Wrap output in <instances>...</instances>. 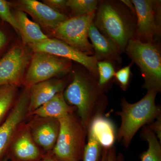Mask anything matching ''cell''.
Returning a JSON list of instances; mask_svg holds the SVG:
<instances>
[{"instance_id":"obj_8","label":"cell","mask_w":161,"mask_h":161,"mask_svg":"<svg viewBox=\"0 0 161 161\" xmlns=\"http://www.w3.org/2000/svg\"><path fill=\"white\" fill-rule=\"evenodd\" d=\"M135 9L134 38L143 42H157L161 32V1L132 0Z\"/></svg>"},{"instance_id":"obj_18","label":"cell","mask_w":161,"mask_h":161,"mask_svg":"<svg viewBox=\"0 0 161 161\" xmlns=\"http://www.w3.org/2000/svg\"><path fill=\"white\" fill-rule=\"evenodd\" d=\"M19 27V34L25 45H29L48 38L36 22L30 19L24 12L15 10L13 13Z\"/></svg>"},{"instance_id":"obj_34","label":"cell","mask_w":161,"mask_h":161,"mask_svg":"<svg viewBox=\"0 0 161 161\" xmlns=\"http://www.w3.org/2000/svg\"><path fill=\"white\" fill-rule=\"evenodd\" d=\"M40 161H55L51 157H46L40 160Z\"/></svg>"},{"instance_id":"obj_23","label":"cell","mask_w":161,"mask_h":161,"mask_svg":"<svg viewBox=\"0 0 161 161\" xmlns=\"http://www.w3.org/2000/svg\"><path fill=\"white\" fill-rule=\"evenodd\" d=\"M87 143L84 150L82 161H101L103 148L92 130L87 129Z\"/></svg>"},{"instance_id":"obj_17","label":"cell","mask_w":161,"mask_h":161,"mask_svg":"<svg viewBox=\"0 0 161 161\" xmlns=\"http://www.w3.org/2000/svg\"><path fill=\"white\" fill-rule=\"evenodd\" d=\"M75 110L77 109L75 107L66 102L62 92L55 95L31 113L41 118L59 119L74 113Z\"/></svg>"},{"instance_id":"obj_1","label":"cell","mask_w":161,"mask_h":161,"mask_svg":"<svg viewBox=\"0 0 161 161\" xmlns=\"http://www.w3.org/2000/svg\"><path fill=\"white\" fill-rule=\"evenodd\" d=\"M63 95L66 102L76 108L87 130L95 118L103 115L108 104L104 88L88 71L73 72L71 81Z\"/></svg>"},{"instance_id":"obj_10","label":"cell","mask_w":161,"mask_h":161,"mask_svg":"<svg viewBox=\"0 0 161 161\" xmlns=\"http://www.w3.org/2000/svg\"><path fill=\"white\" fill-rule=\"evenodd\" d=\"M34 52H43L80 64L98 80L97 60L63 41L56 38H47L28 45Z\"/></svg>"},{"instance_id":"obj_4","label":"cell","mask_w":161,"mask_h":161,"mask_svg":"<svg viewBox=\"0 0 161 161\" xmlns=\"http://www.w3.org/2000/svg\"><path fill=\"white\" fill-rule=\"evenodd\" d=\"M139 68L143 78V87L158 92L161 90V53L157 42H143L132 38L125 49Z\"/></svg>"},{"instance_id":"obj_35","label":"cell","mask_w":161,"mask_h":161,"mask_svg":"<svg viewBox=\"0 0 161 161\" xmlns=\"http://www.w3.org/2000/svg\"><path fill=\"white\" fill-rule=\"evenodd\" d=\"M1 161H8V158H4V159L3 160Z\"/></svg>"},{"instance_id":"obj_13","label":"cell","mask_w":161,"mask_h":161,"mask_svg":"<svg viewBox=\"0 0 161 161\" xmlns=\"http://www.w3.org/2000/svg\"><path fill=\"white\" fill-rule=\"evenodd\" d=\"M88 36L94 50L93 56L97 61L106 60L112 63H121V53L118 47L112 40L98 30L94 22L90 25Z\"/></svg>"},{"instance_id":"obj_30","label":"cell","mask_w":161,"mask_h":161,"mask_svg":"<svg viewBox=\"0 0 161 161\" xmlns=\"http://www.w3.org/2000/svg\"><path fill=\"white\" fill-rule=\"evenodd\" d=\"M124 5H125L128 9L131 11L133 14H135V9L134 5L132 2V1L130 0H122L121 1Z\"/></svg>"},{"instance_id":"obj_33","label":"cell","mask_w":161,"mask_h":161,"mask_svg":"<svg viewBox=\"0 0 161 161\" xmlns=\"http://www.w3.org/2000/svg\"><path fill=\"white\" fill-rule=\"evenodd\" d=\"M117 161H125L123 155L121 153H119L117 156Z\"/></svg>"},{"instance_id":"obj_19","label":"cell","mask_w":161,"mask_h":161,"mask_svg":"<svg viewBox=\"0 0 161 161\" xmlns=\"http://www.w3.org/2000/svg\"><path fill=\"white\" fill-rule=\"evenodd\" d=\"M95 134L103 149H109L115 142V132L113 124L103 116L95 118L88 127Z\"/></svg>"},{"instance_id":"obj_3","label":"cell","mask_w":161,"mask_h":161,"mask_svg":"<svg viewBox=\"0 0 161 161\" xmlns=\"http://www.w3.org/2000/svg\"><path fill=\"white\" fill-rule=\"evenodd\" d=\"M158 93L155 91H147L143 98L134 103H130L124 98L122 99L121 110L116 112L121 120L116 137L124 147H129L141 128L151 123L161 115L160 107L155 103Z\"/></svg>"},{"instance_id":"obj_5","label":"cell","mask_w":161,"mask_h":161,"mask_svg":"<svg viewBox=\"0 0 161 161\" xmlns=\"http://www.w3.org/2000/svg\"><path fill=\"white\" fill-rule=\"evenodd\" d=\"M59 134L52 158L55 161H80L86 146L87 130L74 113L58 119Z\"/></svg>"},{"instance_id":"obj_7","label":"cell","mask_w":161,"mask_h":161,"mask_svg":"<svg viewBox=\"0 0 161 161\" xmlns=\"http://www.w3.org/2000/svg\"><path fill=\"white\" fill-rule=\"evenodd\" d=\"M95 12L69 18L51 31L53 37L63 41L88 56H93L94 50L89 40L90 25L94 22Z\"/></svg>"},{"instance_id":"obj_25","label":"cell","mask_w":161,"mask_h":161,"mask_svg":"<svg viewBox=\"0 0 161 161\" xmlns=\"http://www.w3.org/2000/svg\"><path fill=\"white\" fill-rule=\"evenodd\" d=\"M10 8L9 2L5 0H0V19L9 23L19 34V26Z\"/></svg>"},{"instance_id":"obj_24","label":"cell","mask_w":161,"mask_h":161,"mask_svg":"<svg viewBox=\"0 0 161 161\" xmlns=\"http://www.w3.org/2000/svg\"><path fill=\"white\" fill-rule=\"evenodd\" d=\"M98 70V82L99 85L104 87L110 80L114 76L115 70L113 64L110 61H97Z\"/></svg>"},{"instance_id":"obj_32","label":"cell","mask_w":161,"mask_h":161,"mask_svg":"<svg viewBox=\"0 0 161 161\" xmlns=\"http://www.w3.org/2000/svg\"><path fill=\"white\" fill-rule=\"evenodd\" d=\"M109 149H104L103 151L102 155L101 161H107V156H108V151Z\"/></svg>"},{"instance_id":"obj_29","label":"cell","mask_w":161,"mask_h":161,"mask_svg":"<svg viewBox=\"0 0 161 161\" xmlns=\"http://www.w3.org/2000/svg\"><path fill=\"white\" fill-rule=\"evenodd\" d=\"M107 161H117L116 149L113 146L109 149Z\"/></svg>"},{"instance_id":"obj_15","label":"cell","mask_w":161,"mask_h":161,"mask_svg":"<svg viewBox=\"0 0 161 161\" xmlns=\"http://www.w3.org/2000/svg\"><path fill=\"white\" fill-rule=\"evenodd\" d=\"M33 129L32 137L36 145L46 151L53 149L58 139L60 125L58 119H46Z\"/></svg>"},{"instance_id":"obj_6","label":"cell","mask_w":161,"mask_h":161,"mask_svg":"<svg viewBox=\"0 0 161 161\" xmlns=\"http://www.w3.org/2000/svg\"><path fill=\"white\" fill-rule=\"evenodd\" d=\"M72 68L71 60L43 52H34L23 84L29 89L36 84L66 75Z\"/></svg>"},{"instance_id":"obj_9","label":"cell","mask_w":161,"mask_h":161,"mask_svg":"<svg viewBox=\"0 0 161 161\" xmlns=\"http://www.w3.org/2000/svg\"><path fill=\"white\" fill-rule=\"evenodd\" d=\"M32 54L21 44L13 46L0 60V86L23 83Z\"/></svg>"},{"instance_id":"obj_12","label":"cell","mask_w":161,"mask_h":161,"mask_svg":"<svg viewBox=\"0 0 161 161\" xmlns=\"http://www.w3.org/2000/svg\"><path fill=\"white\" fill-rule=\"evenodd\" d=\"M29 103V89L22 93L9 115L0 125V158L6 152L17 129L22 122L28 111Z\"/></svg>"},{"instance_id":"obj_11","label":"cell","mask_w":161,"mask_h":161,"mask_svg":"<svg viewBox=\"0 0 161 161\" xmlns=\"http://www.w3.org/2000/svg\"><path fill=\"white\" fill-rule=\"evenodd\" d=\"M9 3L10 7L30 15L35 22L50 31L69 18L36 0H18Z\"/></svg>"},{"instance_id":"obj_2","label":"cell","mask_w":161,"mask_h":161,"mask_svg":"<svg viewBox=\"0 0 161 161\" xmlns=\"http://www.w3.org/2000/svg\"><path fill=\"white\" fill-rule=\"evenodd\" d=\"M94 23L102 34L114 42L121 53L134 38L136 20L121 1H99Z\"/></svg>"},{"instance_id":"obj_27","label":"cell","mask_w":161,"mask_h":161,"mask_svg":"<svg viewBox=\"0 0 161 161\" xmlns=\"http://www.w3.org/2000/svg\"><path fill=\"white\" fill-rule=\"evenodd\" d=\"M43 3L49 6L50 8L60 13H64L68 9L66 6L67 1L65 0H44Z\"/></svg>"},{"instance_id":"obj_31","label":"cell","mask_w":161,"mask_h":161,"mask_svg":"<svg viewBox=\"0 0 161 161\" xmlns=\"http://www.w3.org/2000/svg\"><path fill=\"white\" fill-rule=\"evenodd\" d=\"M7 42V37L5 33L0 30V50L3 49Z\"/></svg>"},{"instance_id":"obj_21","label":"cell","mask_w":161,"mask_h":161,"mask_svg":"<svg viewBox=\"0 0 161 161\" xmlns=\"http://www.w3.org/2000/svg\"><path fill=\"white\" fill-rule=\"evenodd\" d=\"M99 1L97 0H68L66 6L70 11L69 18L80 16L95 12Z\"/></svg>"},{"instance_id":"obj_14","label":"cell","mask_w":161,"mask_h":161,"mask_svg":"<svg viewBox=\"0 0 161 161\" xmlns=\"http://www.w3.org/2000/svg\"><path fill=\"white\" fill-rule=\"evenodd\" d=\"M66 84V79L53 78L33 85L29 88L28 111L31 113L58 93L63 92Z\"/></svg>"},{"instance_id":"obj_16","label":"cell","mask_w":161,"mask_h":161,"mask_svg":"<svg viewBox=\"0 0 161 161\" xmlns=\"http://www.w3.org/2000/svg\"><path fill=\"white\" fill-rule=\"evenodd\" d=\"M12 154L16 161H38L42 156L28 130L22 132L14 142Z\"/></svg>"},{"instance_id":"obj_26","label":"cell","mask_w":161,"mask_h":161,"mask_svg":"<svg viewBox=\"0 0 161 161\" xmlns=\"http://www.w3.org/2000/svg\"><path fill=\"white\" fill-rule=\"evenodd\" d=\"M131 64L115 72L114 75L115 80L123 91L126 90L129 85L131 74Z\"/></svg>"},{"instance_id":"obj_20","label":"cell","mask_w":161,"mask_h":161,"mask_svg":"<svg viewBox=\"0 0 161 161\" xmlns=\"http://www.w3.org/2000/svg\"><path fill=\"white\" fill-rule=\"evenodd\" d=\"M148 143L147 151L141 154V161H161V142L149 126L144 127L142 133Z\"/></svg>"},{"instance_id":"obj_22","label":"cell","mask_w":161,"mask_h":161,"mask_svg":"<svg viewBox=\"0 0 161 161\" xmlns=\"http://www.w3.org/2000/svg\"><path fill=\"white\" fill-rule=\"evenodd\" d=\"M17 87L11 85L0 86V124L14 103Z\"/></svg>"},{"instance_id":"obj_28","label":"cell","mask_w":161,"mask_h":161,"mask_svg":"<svg viewBox=\"0 0 161 161\" xmlns=\"http://www.w3.org/2000/svg\"><path fill=\"white\" fill-rule=\"evenodd\" d=\"M155 121L149 125V128L156 136L160 142H161V116L159 115Z\"/></svg>"},{"instance_id":"obj_36","label":"cell","mask_w":161,"mask_h":161,"mask_svg":"<svg viewBox=\"0 0 161 161\" xmlns=\"http://www.w3.org/2000/svg\"></svg>"}]
</instances>
